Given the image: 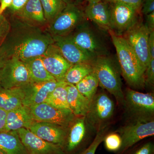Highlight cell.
Segmentation results:
<instances>
[{"instance_id":"obj_28","label":"cell","mask_w":154,"mask_h":154,"mask_svg":"<svg viewBox=\"0 0 154 154\" xmlns=\"http://www.w3.org/2000/svg\"><path fill=\"white\" fill-rule=\"evenodd\" d=\"M77 90L91 102L97 92L99 81L94 72L75 85Z\"/></svg>"},{"instance_id":"obj_25","label":"cell","mask_w":154,"mask_h":154,"mask_svg":"<svg viewBox=\"0 0 154 154\" xmlns=\"http://www.w3.org/2000/svg\"><path fill=\"white\" fill-rule=\"evenodd\" d=\"M25 63L32 82H42L56 80L45 67L41 56L30 59Z\"/></svg>"},{"instance_id":"obj_37","label":"cell","mask_w":154,"mask_h":154,"mask_svg":"<svg viewBox=\"0 0 154 154\" xmlns=\"http://www.w3.org/2000/svg\"><path fill=\"white\" fill-rule=\"evenodd\" d=\"M141 8L145 16L154 12V0H143Z\"/></svg>"},{"instance_id":"obj_1","label":"cell","mask_w":154,"mask_h":154,"mask_svg":"<svg viewBox=\"0 0 154 154\" xmlns=\"http://www.w3.org/2000/svg\"><path fill=\"white\" fill-rule=\"evenodd\" d=\"M9 20L11 28L0 47L2 59L14 57L25 62L41 56L53 44L52 36L46 27L30 25L14 16H10Z\"/></svg>"},{"instance_id":"obj_13","label":"cell","mask_w":154,"mask_h":154,"mask_svg":"<svg viewBox=\"0 0 154 154\" xmlns=\"http://www.w3.org/2000/svg\"><path fill=\"white\" fill-rule=\"evenodd\" d=\"M17 131L29 154H66L61 146L42 139L29 129L20 128Z\"/></svg>"},{"instance_id":"obj_18","label":"cell","mask_w":154,"mask_h":154,"mask_svg":"<svg viewBox=\"0 0 154 154\" xmlns=\"http://www.w3.org/2000/svg\"><path fill=\"white\" fill-rule=\"evenodd\" d=\"M68 128L48 122L35 121L28 129L42 139L58 145L63 148Z\"/></svg>"},{"instance_id":"obj_2","label":"cell","mask_w":154,"mask_h":154,"mask_svg":"<svg viewBox=\"0 0 154 154\" xmlns=\"http://www.w3.org/2000/svg\"><path fill=\"white\" fill-rule=\"evenodd\" d=\"M108 32L115 48L119 67L124 79L132 89H143L145 87V71L137 57L122 36L117 35L112 30Z\"/></svg>"},{"instance_id":"obj_21","label":"cell","mask_w":154,"mask_h":154,"mask_svg":"<svg viewBox=\"0 0 154 154\" xmlns=\"http://www.w3.org/2000/svg\"><path fill=\"white\" fill-rule=\"evenodd\" d=\"M35 122L29 108L22 105L7 112L5 131H14L22 128L28 129Z\"/></svg>"},{"instance_id":"obj_38","label":"cell","mask_w":154,"mask_h":154,"mask_svg":"<svg viewBox=\"0 0 154 154\" xmlns=\"http://www.w3.org/2000/svg\"><path fill=\"white\" fill-rule=\"evenodd\" d=\"M145 16L146 21L144 24L150 33L152 31H154V12Z\"/></svg>"},{"instance_id":"obj_46","label":"cell","mask_w":154,"mask_h":154,"mask_svg":"<svg viewBox=\"0 0 154 154\" xmlns=\"http://www.w3.org/2000/svg\"><path fill=\"white\" fill-rule=\"evenodd\" d=\"M0 154H5V153L2 150H1V149H0Z\"/></svg>"},{"instance_id":"obj_42","label":"cell","mask_w":154,"mask_h":154,"mask_svg":"<svg viewBox=\"0 0 154 154\" xmlns=\"http://www.w3.org/2000/svg\"><path fill=\"white\" fill-rule=\"evenodd\" d=\"M84 0H73L75 4H77V5H79L80 4H81L83 2Z\"/></svg>"},{"instance_id":"obj_26","label":"cell","mask_w":154,"mask_h":154,"mask_svg":"<svg viewBox=\"0 0 154 154\" xmlns=\"http://www.w3.org/2000/svg\"><path fill=\"white\" fill-rule=\"evenodd\" d=\"M92 63H80L72 65L67 71L63 82L76 85L94 72Z\"/></svg>"},{"instance_id":"obj_27","label":"cell","mask_w":154,"mask_h":154,"mask_svg":"<svg viewBox=\"0 0 154 154\" xmlns=\"http://www.w3.org/2000/svg\"><path fill=\"white\" fill-rule=\"evenodd\" d=\"M66 85L62 82L50 94L45 102L58 109H70L67 100Z\"/></svg>"},{"instance_id":"obj_15","label":"cell","mask_w":154,"mask_h":154,"mask_svg":"<svg viewBox=\"0 0 154 154\" xmlns=\"http://www.w3.org/2000/svg\"><path fill=\"white\" fill-rule=\"evenodd\" d=\"M54 44L63 57L72 65L80 63H92L96 58L87 53L72 41L69 35L53 36Z\"/></svg>"},{"instance_id":"obj_19","label":"cell","mask_w":154,"mask_h":154,"mask_svg":"<svg viewBox=\"0 0 154 154\" xmlns=\"http://www.w3.org/2000/svg\"><path fill=\"white\" fill-rule=\"evenodd\" d=\"M87 19H89L102 30H112L111 17L109 4L101 0L89 3L84 11Z\"/></svg>"},{"instance_id":"obj_17","label":"cell","mask_w":154,"mask_h":154,"mask_svg":"<svg viewBox=\"0 0 154 154\" xmlns=\"http://www.w3.org/2000/svg\"><path fill=\"white\" fill-rule=\"evenodd\" d=\"M88 127L85 117H76L70 125L63 148L66 154H74L84 145L87 139Z\"/></svg>"},{"instance_id":"obj_14","label":"cell","mask_w":154,"mask_h":154,"mask_svg":"<svg viewBox=\"0 0 154 154\" xmlns=\"http://www.w3.org/2000/svg\"><path fill=\"white\" fill-rule=\"evenodd\" d=\"M62 82L57 80L36 82H31L21 88L23 94V105L27 107L45 102L48 96Z\"/></svg>"},{"instance_id":"obj_40","label":"cell","mask_w":154,"mask_h":154,"mask_svg":"<svg viewBox=\"0 0 154 154\" xmlns=\"http://www.w3.org/2000/svg\"><path fill=\"white\" fill-rule=\"evenodd\" d=\"M7 112L0 108V132L5 131Z\"/></svg>"},{"instance_id":"obj_33","label":"cell","mask_w":154,"mask_h":154,"mask_svg":"<svg viewBox=\"0 0 154 154\" xmlns=\"http://www.w3.org/2000/svg\"><path fill=\"white\" fill-rule=\"evenodd\" d=\"M145 86L152 87L154 84V59H151L144 72Z\"/></svg>"},{"instance_id":"obj_10","label":"cell","mask_w":154,"mask_h":154,"mask_svg":"<svg viewBox=\"0 0 154 154\" xmlns=\"http://www.w3.org/2000/svg\"><path fill=\"white\" fill-rule=\"evenodd\" d=\"M140 20L122 36L131 48L145 71L150 60L148 46L150 32L143 22Z\"/></svg>"},{"instance_id":"obj_16","label":"cell","mask_w":154,"mask_h":154,"mask_svg":"<svg viewBox=\"0 0 154 154\" xmlns=\"http://www.w3.org/2000/svg\"><path fill=\"white\" fill-rule=\"evenodd\" d=\"M41 57L47 71L58 82H63L72 65L65 59L58 48L54 43L51 45Z\"/></svg>"},{"instance_id":"obj_22","label":"cell","mask_w":154,"mask_h":154,"mask_svg":"<svg viewBox=\"0 0 154 154\" xmlns=\"http://www.w3.org/2000/svg\"><path fill=\"white\" fill-rule=\"evenodd\" d=\"M67 100L70 110L76 117H85L91 102L77 90L75 85L67 83Z\"/></svg>"},{"instance_id":"obj_29","label":"cell","mask_w":154,"mask_h":154,"mask_svg":"<svg viewBox=\"0 0 154 154\" xmlns=\"http://www.w3.org/2000/svg\"><path fill=\"white\" fill-rule=\"evenodd\" d=\"M48 24L65 8L64 0H40Z\"/></svg>"},{"instance_id":"obj_3","label":"cell","mask_w":154,"mask_h":154,"mask_svg":"<svg viewBox=\"0 0 154 154\" xmlns=\"http://www.w3.org/2000/svg\"><path fill=\"white\" fill-rule=\"evenodd\" d=\"M99 86L115 97L117 104L124 107L125 94L119 67L114 60L108 55L95 58L93 63Z\"/></svg>"},{"instance_id":"obj_12","label":"cell","mask_w":154,"mask_h":154,"mask_svg":"<svg viewBox=\"0 0 154 154\" xmlns=\"http://www.w3.org/2000/svg\"><path fill=\"white\" fill-rule=\"evenodd\" d=\"M112 30L122 36L140 20V10L124 4H109Z\"/></svg>"},{"instance_id":"obj_8","label":"cell","mask_w":154,"mask_h":154,"mask_svg":"<svg viewBox=\"0 0 154 154\" xmlns=\"http://www.w3.org/2000/svg\"><path fill=\"white\" fill-rule=\"evenodd\" d=\"M68 35L80 48L93 57L108 55L107 47L87 20Z\"/></svg>"},{"instance_id":"obj_23","label":"cell","mask_w":154,"mask_h":154,"mask_svg":"<svg viewBox=\"0 0 154 154\" xmlns=\"http://www.w3.org/2000/svg\"><path fill=\"white\" fill-rule=\"evenodd\" d=\"M0 149L5 154H29L17 131L0 132Z\"/></svg>"},{"instance_id":"obj_4","label":"cell","mask_w":154,"mask_h":154,"mask_svg":"<svg viewBox=\"0 0 154 154\" xmlns=\"http://www.w3.org/2000/svg\"><path fill=\"white\" fill-rule=\"evenodd\" d=\"M79 5L74 2L66 3L65 8L48 24L46 29L52 37L67 36L87 20Z\"/></svg>"},{"instance_id":"obj_5","label":"cell","mask_w":154,"mask_h":154,"mask_svg":"<svg viewBox=\"0 0 154 154\" xmlns=\"http://www.w3.org/2000/svg\"><path fill=\"white\" fill-rule=\"evenodd\" d=\"M114 102L105 93H96L90 103L85 116L88 126L96 132L107 126L114 113Z\"/></svg>"},{"instance_id":"obj_44","label":"cell","mask_w":154,"mask_h":154,"mask_svg":"<svg viewBox=\"0 0 154 154\" xmlns=\"http://www.w3.org/2000/svg\"><path fill=\"white\" fill-rule=\"evenodd\" d=\"M64 1L66 3L74 2L73 1V0H64Z\"/></svg>"},{"instance_id":"obj_9","label":"cell","mask_w":154,"mask_h":154,"mask_svg":"<svg viewBox=\"0 0 154 154\" xmlns=\"http://www.w3.org/2000/svg\"><path fill=\"white\" fill-rule=\"evenodd\" d=\"M116 132L121 137L122 143L119 152L122 154L140 141L154 136V119L131 120Z\"/></svg>"},{"instance_id":"obj_31","label":"cell","mask_w":154,"mask_h":154,"mask_svg":"<svg viewBox=\"0 0 154 154\" xmlns=\"http://www.w3.org/2000/svg\"><path fill=\"white\" fill-rule=\"evenodd\" d=\"M103 141L106 149L111 152L119 151L122 143L121 137L117 132L106 134Z\"/></svg>"},{"instance_id":"obj_36","label":"cell","mask_w":154,"mask_h":154,"mask_svg":"<svg viewBox=\"0 0 154 154\" xmlns=\"http://www.w3.org/2000/svg\"><path fill=\"white\" fill-rule=\"evenodd\" d=\"M131 154H154V145L152 142L147 143Z\"/></svg>"},{"instance_id":"obj_43","label":"cell","mask_w":154,"mask_h":154,"mask_svg":"<svg viewBox=\"0 0 154 154\" xmlns=\"http://www.w3.org/2000/svg\"><path fill=\"white\" fill-rule=\"evenodd\" d=\"M86 2H88V4L89 3H92L96 2H99V1H101V0H85Z\"/></svg>"},{"instance_id":"obj_34","label":"cell","mask_w":154,"mask_h":154,"mask_svg":"<svg viewBox=\"0 0 154 154\" xmlns=\"http://www.w3.org/2000/svg\"><path fill=\"white\" fill-rule=\"evenodd\" d=\"M103 1L108 4L118 3L124 4L131 6L140 11V9L141 8L143 0H103Z\"/></svg>"},{"instance_id":"obj_32","label":"cell","mask_w":154,"mask_h":154,"mask_svg":"<svg viewBox=\"0 0 154 154\" xmlns=\"http://www.w3.org/2000/svg\"><path fill=\"white\" fill-rule=\"evenodd\" d=\"M11 28L10 21L4 15H0V47L3 44Z\"/></svg>"},{"instance_id":"obj_39","label":"cell","mask_w":154,"mask_h":154,"mask_svg":"<svg viewBox=\"0 0 154 154\" xmlns=\"http://www.w3.org/2000/svg\"><path fill=\"white\" fill-rule=\"evenodd\" d=\"M148 46L150 59H154V31L149 33Z\"/></svg>"},{"instance_id":"obj_35","label":"cell","mask_w":154,"mask_h":154,"mask_svg":"<svg viewBox=\"0 0 154 154\" xmlns=\"http://www.w3.org/2000/svg\"><path fill=\"white\" fill-rule=\"evenodd\" d=\"M28 0H13L11 7L8 9L10 16H12L20 11Z\"/></svg>"},{"instance_id":"obj_11","label":"cell","mask_w":154,"mask_h":154,"mask_svg":"<svg viewBox=\"0 0 154 154\" xmlns=\"http://www.w3.org/2000/svg\"><path fill=\"white\" fill-rule=\"evenodd\" d=\"M28 107L35 121L48 122L66 128L76 117L70 109H58L45 102Z\"/></svg>"},{"instance_id":"obj_41","label":"cell","mask_w":154,"mask_h":154,"mask_svg":"<svg viewBox=\"0 0 154 154\" xmlns=\"http://www.w3.org/2000/svg\"><path fill=\"white\" fill-rule=\"evenodd\" d=\"M13 0H0V15H3L5 11L11 7Z\"/></svg>"},{"instance_id":"obj_20","label":"cell","mask_w":154,"mask_h":154,"mask_svg":"<svg viewBox=\"0 0 154 154\" xmlns=\"http://www.w3.org/2000/svg\"><path fill=\"white\" fill-rule=\"evenodd\" d=\"M12 16L33 26L45 28L48 25L40 0H28L20 11Z\"/></svg>"},{"instance_id":"obj_24","label":"cell","mask_w":154,"mask_h":154,"mask_svg":"<svg viewBox=\"0 0 154 154\" xmlns=\"http://www.w3.org/2000/svg\"><path fill=\"white\" fill-rule=\"evenodd\" d=\"M23 94L21 88L6 89L0 85V108L7 112L23 105Z\"/></svg>"},{"instance_id":"obj_7","label":"cell","mask_w":154,"mask_h":154,"mask_svg":"<svg viewBox=\"0 0 154 154\" xmlns=\"http://www.w3.org/2000/svg\"><path fill=\"white\" fill-rule=\"evenodd\" d=\"M124 107L131 120L152 119L154 114V97L152 94H145L128 89L125 95Z\"/></svg>"},{"instance_id":"obj_6","label":"cell","mask_w":154,"mask_h":154,"mask_svg":"<svg viewBox=\"0 0 154 154\" xmlns=\"http://www.w3.org/2000/svg\"><path fill=\"white\" fill-rule=\"evenodd\" d=\"M31 82L24 62L14 57L3 60L0 67V85L2 87L6 89L21 88Z\"/></svg>"},{"instance_id":"obj_30","label":"cell","mask_w":154,"mask_h":154,"mask_svg":"<svg viewBox=\"0 0 154 154\" xmlns=\"http://www.w3.org/2000/svg\"><path fill=\"white\" fill-rule=\"evenodd\" d=\"M107 126L96 132V136L91 144L79 154H96V150L100 144L103 142L107 134Z\"/></svg>"},{"instance_id":"obj_45","label":"cell","mask_w":154,"mask_h":154,"mask_svg":"<svg viewBox=\"0 0 154 154\" xmlns=\"http://www.w3.org/2000/svg\"><path fill=\"white\" fill-rule=\"evenodd\" d=\"M3 60L0 57V67H1V65H2V63Z\"/></svg>"}]
</instances>
